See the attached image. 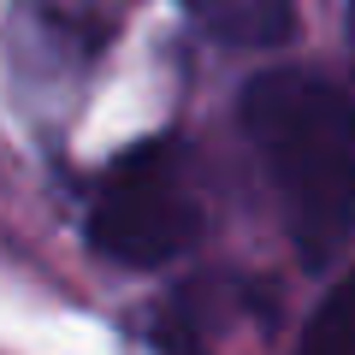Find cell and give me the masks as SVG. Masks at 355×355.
<instances>
[{"instance_id": "obj_3", "label": "cell", "mask_w": 355, "mask_h": 355, "mask_svg": "<svg viewBox=\"0 0 355 355\" xmlns=\"http://www.w3.org/2000/svg\"><path fill=\"white\" fill-rule=\"evenodd\" d=\"M184 12L214 42H231V48H279L296 30L291 0H184Z\"/></svg>"}, {"instance_id": "obj_5", "label": "cell", "mask_w": 355, "mask_h": 355, "mask_svg": "<svg viewBox=\"0 0 355 355\" xmlns=\"http://www.w3.org/2000/svg\"><path fill=\"white\" fill-rule=\"evenodd\" d=\"M349 36H355V0H349Z\"/></svg>"}, {"instance_id": "obj_2", "label": "cell", "mask_w": 355, "mask_h": 355, "mask_svg": "<svg viewBox=\"0 0 355 355\" xmlns=\"http://www.w3.org/2000/svg\"><path fill=\"white\" fill-rule=\"evenodd\" d=\"M202 237V196L190 184V148L154 137L101 172L89 202V243L119 266H166Z\"/></svg>"}, {"instance_id": "obj_1", "label": "cell", "mask_w": 355, "mask_h": 355, "mask_svg": "<svg viewBox=\"0 0 355 355\" xmlns=\"http://www.w3.org/2000/svg\"><path fill=\"white\" fill-rule=\"evenodd\" d=\"M243 130L284 202L291 243L308 266L343 249L355 231V107L320 71H261L243 83Z\"/></svg>"}, {"instance_id": "obj_4", "label": "cell", "mask_w": 355, "mask_h": 355, "mask_svg": "<svg viewBox=\"0 0 355 355\" xmlns=\"http://www.w3.org/2000/svg\"><path fill=\"white\" fill-rule=\"evenodd\" d=\"M296 355H355V272L320 302V314L308 320Z\"/></svg>"}]
</instances>
